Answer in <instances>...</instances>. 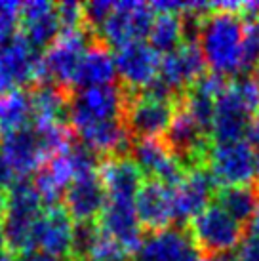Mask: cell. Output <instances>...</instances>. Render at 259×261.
Listing matches in <instances>:
<instances>
[{
  "label": "cell",
  "instance_id": "cell-21",
  "mask_svg": "<svg viewBox=\"0 0 259 261\" xmlns=\"http://www.w3.org/2000/svg\"><path fill=\"white\" fill-rule=\"evenodd\" d=\"M97 172L105 187L107 198H115V200H136L137 191L145 181L141 170L128 156H115V159L103 160Z\"/></svg>",
  "mask_w": 259,
  "mask_h": 261
},
{
  "label": "cell",
  "instance_id": "cell-7",
  "mask_svg": "<svg viewBox=\"0 0 259 261\" xmlns=\"http://www.w3.org/2000/svg\"><path fill=\"white\" fill-rule=\"evenodd\" d=\"M124 109H126V94L116 84L86 88L69 97L67 118L72 124V128L80 132L94 124L124 118Z\"/></svg>",
  "mask_w": 259,
  "mask_h": 261
},
{
  "label": "cell",
  "instance_id": "cell-25",
  "mask_svg": "<svg viewBox=\"0 0 259 261\" xmlns=\"http://www.w3.org/2000/svg\"><path fill=\"white\" fill-rule=\"evenodd\" d=\"M149 46L159 54H168L177 48L185 37V17L179 14L160 12L154 15V21L149 31Z\"/></svg>",
  "mask_w": 259,
  "mask_h": 261
},
{
  "label": "cell",
  "instance_id": "cell-26",
  "mask_svg": "<svg viewBox=\"0 0 259 261\" xmlns=\"http://www.w3.org/2000/svg\"><path fill=\"white\" fill-rule=\"evenodd\" d=\"M217 206H221L227 214L244 225L252 221L253 214L257 210L259 195L257 189L252 185H238V187H221L216 193Z\"/></svg>",
  "mask_w": 259,
  "mask_h": 261
},
{
  "label": "cell",
  "instance_id": "cell-30",
  "mask_svg": "<svg viewBox=\"0 0 259 261\" xmlns=\"http://www.w3.org/2000/svg\"><path fill=\"white\" fill-rule=\"evenodd\" d=\"M237 261H259V232L248 234L235 254Z\"/></svg>",
  "mask_w": 259,
  "mask_h": 261
},
{
  "label": "cell",
  "instance_id": "cell-8",
  "mask_svg": "<svg viewBox=\"0 0 259 261\" xmlns=\"http://www.w3.org/2000/svg\"><path fill=\"white\" fill-rule=\"evenodd\" d=\"M154 21V10L147 2H115L107 19L97 27L101 40L105 46H126L132 42H141Z\"/></svg>",
  "mask_w": 259,
  "mask_h": 261
},
{
  "label": "cell",
  "instance_id": "cell-23",
  "mask_svg": "<svg viewBox=\"0 0 259 261\" xmlns=\"http://www.w3.org/2000/svg\"><path fill=\"white\" fill-rule=\"evenodd\" d=\"M31 103H33L35 126H63L65 124L67 107H69L67 90L50 82H40L31 92Z\"/></svg>",
  "mask_w": 259,
  "mask_h": 261
},
{
  "label": "cell",
  "instance_id": "cell-19",
  "mask_svg": "<svg viewBox=\"0 0 259 261\" xmlns=\"http://www.w3.org/2000/svg\"><path fill=\"white\" fill-rule=\"evenodd\" d=\"M216 179L204 166L189 168L181 181L173 187L175 221H191L206 206L216 189Z\"/></svg>",
  "mask_w": 259,
  "mask_h": 261
},
{
  "label": "cell",
  "instance_id": "cell-28",
  "mask_svg": "<svg viewBox=\"0 0 259 261\" xmlns=\"http://www.w3.org/2000/svg\"><path fill=\"white\" fill-rule=\"evenodd\" d=\"M56 10H58L61 33L86 27V23H84V10H82V4H79V2H61V4H56Z\"/></svg>",
  "mask_w": 259,
  "mask_h": 261
},
{
  "label": "cell",
  "instance_id": "cell-5",
  "mask_svg": "<svg viewBox=\"0 0 259 261\" xmlns=\"http://www.w3.org/2000/svg\"><path fill=\"white\" fill-rule=\"evenodd\" d=\"M90 38L92 35L88 27L59 33V37L48 46L46 54L40 56V82H50L63 90L72 86L80 59L92 44Z\"/></svg>",
  "mask_w": 259,
  "mask_h": 261
},
{
  "label": "cell",
  "instance_id": "cell-10",
  "mask_svg": "<svg viewBox=\"0 0 259 261\" xmlns=\"http://www.w3.org/2000/svg\"><path fill=\"white\" fill-rule=\"evenodd\" d=\"M40 82V56L21 35L0 40V94Z\"/></svg>",
  "mask_w": 259,
  "mask_h": 261
},
{
  "label": "cell",
  "instance_id": "cell-6",
  "mask_svg": "<svg viewBox=\"0 0 259 261\" xmlns=\"http://www.w3.org/2000/svg\"><path fill=\"white\" fill-rule=\"evenodd\" d=\"M189 223L191 239L206 255L229 254L232 248L242 242L244 237V225L217 204H208Z\"/></svg>",
  "mask_w": 259,
  "mask_h": 261
},
{
  "label": "cell",
  "instance_id": "cell-11",
  "mask_svg": "<svg viewBox=\"0 0 259 261\" xmlns=\"http://www.w3.org/2000/svg\"><path fill=\"white\" fill-rule=\"evenodd\" d=\"M0 160L4 162L15 183H19L23 177L40 170L44 162L50 160V152L35 128H25L2 138Z\"/></svg>",
  "mask_w": 259,
  "mask_h": 261
},
{
  "label": "cell",
  "instance_id": "cell-24",
  "mask_svg": "<svg viewBox=\"0 0 259 261\" xmlns=\"http://www.w3.org/2000/svg\"><path fill=\"white\" fill-rule=\"evenodd\" d=\"M33 120L31 94L25 90H12L0 94V132L8 136L29 128Z\"/></svg>",
  "mask_w": 259,
  "mask_h": 261
},
{
  "label": "cell",
  "instance_id": "cell-32",
  "mask_svg": "<svg viewBox=\"0 0 259 261\" xmlns=\"http://www.w3.org/2000/svg\"><path fill=\"white\" fill-rule=\"evenodd\" d=\"M248 138H250V145L253 147V151L259 154V115L253 116L252 124H250V128H248Z\"/></svg>",
  "mask_w": 259,
  "mask_h": 261
},
{
  "label": "cell",
  "instance_id": "cell-13",
  "mask_svg": "<svg viewBox=\"0 0 259 261\" xmlns=\"http://www.w3.org/2000/svg\"><path fill=\"white\" fill-rule=\"evenodd\" d=\"M116 74L132 92H139L154 84L160 69V54L147 42H132L116 48Z\"/></svg>",
  "mask_w": 259,
  "mask_h": 261
},
{
  "label": "cell",
  "instance_id": "cell-9",
  "mask_svg": "<svg viewBox=\"0 0 259 261\" xmlns=\"http://www.w3.org/2000/svg\"><path fill=\"white\" fill-rule=\"evenodd\" d=\"M204 67L206 61L198 42L194 38H185L177 48L160 59L159 76L154 84H159L168 94L181 97L179 94L185 88L189 90L200 76H204Z\"/></svg>",
  "mask_w": 259,
  "mask_h": 261
},
{
  "label": "cell",
  "instance_id": "cell-14",
  "mask_svg": "<svg viewBox=\"0 0 259 261\" xmlns=\"http://www.w3.org/2000/svg\"><path fill=\"white\" fill-rule=\"evenodd\" d=\"M63 208L71 216L72 223H94L101 216L107 202L105 187L99 179V172H86L76 175L65 189Z\"/></svg>",
  "mask_w": 259,
  "mask_h": 261
},
{
  "label": "cell",
  "instance_id": "cell-22",
  "mask_svg": "<svg viewBox=\"0 0 259 261\" xmlns=\"http://www.w3.org/2000/svg\"><path fill=\"white\" fill-rule=\"evenodd\" d=\"M115 79L116 67L113 54L103 42H95L88 46V50L80 59L72 86H76V90L111 86L115 84Z\"/></svg>",
  "mask_w": 259,
  "mask_h": 261
},
{
  "label": "cell",
  "instance_id": "cell-31",
  "mask_svg": "<svg viewBox=\"0 0 259 261\" xmlns=\"http://www.w3.org/2000/svg\"><path fill=\"white\" fill-rule=\"evenodd\" d=\"M14 261H71V257H54V255H46L40 252H31V254L17 255Z\"/></svg>",
  "mask_w": 259,
  "mask_h": 261
},
{
  "label": "cell",
  "instance_id": "cell-27",
  "mask_svg": "<svg viewBox=\"0 0 259 261\" xmlns=\"http://www.w3.org/2000/svg\"><path fill=\"white\" fill-rule=\"evenodd\" d=\"M259 65V19L246 21L244 29V63L242 73H255Z\"/></svg>",
  "mask_w": 259,
  "mask_h": 261
},
{
  "label": "cell",
  "instance_id": "cell-3",
  "mask_svg": "<svg viewBox=\"0 0 259 261\" xmlns=\"http://www.w3.org/2000/svg\"><path fill=\"white\" fill-rule=\"evenodd\" d=\"M179 103L181 97L168 94L159 84L126 94L124 122L130 136L137 139H160V136H166Z\"/></svg>",
  "mask_w": 259,
  "mask_h": 261
},
{
  "label": "cell",
  "instance_id": "cell-1",
  "mask_svg": "<svg viewBox=\"0 0 259 261\" xmlns=\"http://www.w3.org/2000/svg\"><path fill=\"white\" fill-rule=\"evenodd\" d=\"M198 31L196 42L212 73L219 76H240L244 63L246 19L237 12L214 8V12L194 17Z\"/></svg>",
  "mask_w": 259,
  "mask_h": 261
},
{
  "label": "cell",
  "instance_id": "cell-18",
  "mask_svg": "<svg viewBox=\"0 0 259 261\" xmlns=\"http://www.w3.org/2000/svg\"><path fill=\"white\" fill-rule=\"evenodd\" d=\"M136 214L141 227L151 232L170 229L175 221L173 189L154 179H145L136 195Z\"/></svg>",
  "mask_w": 259,
  "mask_h": 261
},
{
  "label": "cell",
  "instance_id": "cell-33",
  "mask_svg": "<svg viewBox=\"0 0 259 261\" xmlns=\"http://www.w3.org/2000/svg\"><path fill=\"white\" fill-rule=\"evenodd\" d=\"M10 257V252H8L6 240H4V234H2V227H0V261H8Z\"/></svg>",
  "mask_w": 259,
  "mask_h": 261
},
{
  "label": "cell",
  "instance_id": "cell-2",
  "mask_svg": "<svg viewBox=\"0 0 259 261\" xmlns=\"http://www.w3.org/2000/svg\"><path fill=\"white\" fill-rule=\"evenodd\" d=\"M42 204L36 189L25 181L15 183L6 191L0 227L10 254L35 252V231L44 214Z\"/></svg>",
  "mask_w": 259,
  "mask_h": 261
},
{
  "label": "cell",
  "instance_id": "cell-17",
  "mask_svg": "<svg viewBox=\"0 0 259 261\" xmlns=\"http://www.w3.org/2000/svg\"><path fill=\"white\" fill-rule=\"evenodd\" d=\"M136 261H202V255L189 231L164 229L143 237Z\"/></svg>",
  "mask_w": 259,
  "mask_h": 261
},
{
  "label": "cell",
  "instance_id": "cell-4",
  "mask_svg": "<svg viewBox=\"0 0 259 261\" xmlns=\"http://www.w3.org/2000/svg\"><path fill=\"white\" fill-rule=\"evenodd\" d=\"M204 166L223 187L250 185L259 175V154L244 139L212 143Z\"/></svg>",
  "mask_w": 259,
  "mask_h": 261
},
{
  "label": "cell",
  "instance_id": "cell-20",
  "mask_svg": "<svg viewBox=\"0 0 259 261\" xmlns=\"http://www.w3.org/2000/svg\"><path fill=\"white\" fill-rule=\"evenodd\" d=\"M19 25L23 29L21 37L36 50L48 48L61 33L56 4L42 0H31L21 4Z\"/></svg>",
  "mask_w": 259,
  "mask_h": 261
},
{
  "label": "cell",
  "instance_id": "cell-16",
  "mask_svg": "<svg viewBox=\"0 0 259 261\" xmlns=\"http://www.w3.org/2000/svg\"><path fill=\"white\" fill-rule=\"evenodd\" d=\"M74 244V223L61 204L48 206L35 231V252L54 257H71Z\"/></svg>",
  "mask_w": 259,
  "mask_h": 261
},
{
  "label": "cell",
  "instance_id": "cell-15",
  "mask_svg": "<svg viewBox=\"0 0 259 261\" xmlns=\"http://www.w3.org/2000/svg\"><path fill=\"white\" fill-rule=\"evenodd\" d=\"M101 231L113 239L126 254L137 252L143 240V227L136 214V200H115L107 198L99 216Z\"/></svg>",
  "mask_w": 259,
  "mask_h": 261
},
{
  "label": "cell",
  "instance_id": "cell-29",
  "mask_svg": "<svg viewBox=\"0 0 259 261\" xmlns=\"http://www.w3.org/2000/svg\"><path fill=\"white\" fill-rule=\"evenodd\" d=\"M19 12L21 4L0 0V40L14 37L15 27L19 25Z\"/></svg>",
  "mask_w": 259,
  "mask_h": 261
},
{
  "label": "cell",
  "instance_id": "cell-34",
  "mask_svg": "<svg viewBox=\"0 0 259 261\" xmlns=\"http://www.w3.org/2000/svg\"><path fill=\"white\" fill-rule=\"evenodd\" d=\"M257 195H259V185H257ZM252 231L259 232V204H257V210H255V214H253V218H252Z\"/></svg>",
  "mask_w": 259,
  "mask_h": 261
},
{
  "label": "cell",
  "instance_id": "cell-12",
  "mask_svg": "<svg viewBox=\"0 0 259 261\" xmlns=\"http://www.w3.org/2000/svg\"><path fill=\"white\" fill-rule=\"evenodd\" d=\"M132 160L147 179H154L173 189L185 175V166L164 139H137L132 143Z\"/></svg>",
  "mask_w": 259,
  "mask_h": 261
}]
</instances>
